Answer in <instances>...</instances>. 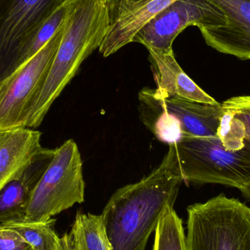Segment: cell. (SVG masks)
Returning <instances> with one entry per match:
<instances>
[{
  "instance_id": "44dd1931",
  "label": "cell",
  "mask_w": 250,
  "mask_h": 250,
  "mask_svg": "<svg viewBox=\"0 0 250 250\" xmlns=\"http://www.w3.org/2000/svg\"><path fill=\"white\" fill-rule=\"evenodd\" d=\"M0 250H32L20 235L0 226Z\"/></svg>"
},
{
  "instance_id": "5bb4252c",
  "label": "cell",
  "mask_w": 250,
  "mask_h": 250,
  "mask_svg": "<svg viewBox=\"0 0 250 250\" xmlns=\"http://www.w3.org/2000/svg\"><path fill=\"white\" fill-rule=\"evenodd\" d=\"M41 132L31 128L0 129V190L42 148Z\"/></svg>"
},
{
  "instance_id": "603a6c76",
  "label": "cell",
  "mask_w": 250,
  "mask_h": 250,
  "mask_svg": "<svg viewBox=\"0 0 250 250\" xmlns=\"http://www.w3.org/2000/svg\"><path fill=\"white\" fill-rule=\"evenodd\" d=\"M56 250H74L70 233H65L61 238H59Z\"/></svg>"
},
{
  "instance_id": "484cf974",
  "label": "cell",
  "mask_w": 250,
  "mask_h": 250,
  "mask_svg": "<svg viewBox=\"0 0 250 250\" xmlns=\"http://www.w3.org/2000/svg\"><path fill=\"white\" fill-rule=\"evenodd\" d=\"M249 199L250 200V198H249Z\"/></svg>"
},
{
  "instance_id": "30bf717a",
  "label": "cell",
  "mask_w": 250,
  "mask_h": 250,
  "mask_svg": "<svg viewBox=\"0 0 250 250\" xmlns=\"http://www.w3.org/2000/svg\"><path fill=\"white\" fill-rule=\"evenodd\" d=\"M220 9L223 26L199 27L204 41L219 52L250 60V0H209Z\"/></svg>"
},
{
  "instance_id": "9c48e42d",
  "label": "cell",
  "mask_w": 250,
  "mask_h": 250,
  "mask_svg": "<svg viewBox=\"0 0 250 250\" xmlns=\"http://www.w3.org/2000/svg\"><path fill=\"white\" fill-rule=\"evenodd\" d=\"M63 27L64 25L39 52L0 83L1 130L23 127V111L43 83L60 45Z\"/></svg>"
},
{
  "instance_id": "e0dca14e",
  "label": "cell",
  "mask_w": 250,
  "mask_h": 250,
  "mask_svg": "<svg viewBox=\"0 0 250 250\" xmlns=\"http://www.w3.org/2000/svg\"><path fill=\"white\" fill-rule=\"evenodd\" d=\"M154 233L151 250H187L183 223L173 206H167L165 208Z\"/></svg>"
},
{
  "instance_id": "9a60e30c",
  "label": "cell",
  "mask_w": 250,
  "mask_h": 250,
  "mask_svg": "<svg viewBox=\"0 0 250 250\" xmlns=\"http://www.w3.org/2000/svg\"><path fill=\"white\" fill-rule=\"evenodd\" d=\"M70 234L75 250H112L101 215L78 212Z\"/></svg>"
},
{
  "instance_id": "52a82bcc",
  "label": "cell",
  "mask_w": 250,
  "mask_h": 250,
  "mask_svg": "<svg viewBox=\"0 0 250 250\" xmlns=\"http://www.w3.org/2000/svg\"><path fill=\"white\" fill-rule=\"evenodd\" d=\"M62 0H0V83L27 62L32 40Z\"/></svg>"
},
{
  "instance_id": "7402d4cb",
  "label": "cell",
  "mask_w": 250,
  "mask_h": 250,
  "mask_svg": "<svg viewBox=\"0 0 250 250\" xmlns=\"http://www.w3.org/2000/svg\"><path fill=\"white\" fill-rule=\"evenodd\" d=\"M146 1L147 0H108L110 19L111 20L126 9Z\"/></svg>"
},
{
  "instance_id": "4fadbf2b",
  "label": "cell",
  "mask_w": 250,
  "mask_h": 250,
  "mask_svg": "<svg viewBox=\"0 0 250 250\" xmlns=\"http://www.w3.org/2000/svg\"><path fill=\"white\" fill-rule=\"evenodd\" d=\"M176 0H147L129 7L111 20L108 32L99 51L108 57L132 42L137 32L151 19Z\"/></svg>"
},
{
  "instance_id": "4316f807",
  "label": "cell",
  "mask_w": 250,
  "mask_h": 250,
  "mask_svg": "<svg viewBox=\"0 0 250 250\" xmlns=\"http://www.w3.org/2000/svg\"></svg>"
},
{
  "instance_id": "7c38bea8",
  "label": "cell",
  "mask_w": 250,
  "mask_h": 250,
  "mask_svg": "<svg viewBox=\"0 0 250 250\" xmlns=\"http://www.w3.org/2000/svg\"><path fill=\"white\" fill-rule=\"evenodd\" d=\"M147 50L157 84L155 89L159 94L165 96L179 97L208 105H221L185 73L176 61L173 50L166 51L150 48Z\"/></svg>"
},
{
  "instance_id": "ffe728a7",
  "label": "cell",
  "mask_w": 250,
  "mask_h": 250,
  "mask_svg": "<svg viewBox=\"0 0 250 250\" xmlns=\"http://www.w3.org/2000/svg\"><path fill=\"white\" fill-rule=\"evenodd\" d=\"M222 107L241 121L245 129V139L250 143V96L233 97L222 104Z\"/></svg>"
},
{
  "instance_id": "2e32d148",
  "label": "cell",
  "mask_w": 250,
  "mask_h": 250,
  "mask_svg": "<svg viewBox=\"0 0 250 250\" xmlns=\"http://www.w3.org/2000/svg\"><path fill=\"white\" fill-rule=\"evenodd\" d=\"M55 222L56 220L52 218L36 222L23 219L0 226L20 235L32 250H56L60 237L54 230Z\"/></svg>"
},
{
  "instance_id": "277c9868",
  "label": "cell",
  "mask_w": 250,
  "mask_h": 250,
  "mask_svg": "<svg viewBox=\"0 0 250 250\" xmlns=\"http://www.w3.org/2000/svg\"><path fill=\"white\" fill-rule=\"evenodd\" d=\"M187 250H250V207L220 194L188 208Z\"/></svg>"
},
{
  "instance_id": "ba28073f",
  "label": "cell",
  "mask_w": 250,
  "mask_h": 250,
  "mask_svg": "<svg viewBox=\"0 0 250 250\" xmlns=\"http://www.w3.org/2000/svg\"><path fill=\"white\" fill-rule=\"evenodd\" d=\"M226 18L209 0H176L146 23L132 40L146 48L173 50L176 37L189 26H223Z\"/></svg>"
},
{
  "instance_id": "8fae6325",
  "label": "cell",
  "mask_w": 250,
  "mask_h": 250,
  "mask_svg": "<svg viewBox=\"0 0 250 250\" xmlns=\"http://www.w3.org/2000/svg\"><path fill=\"white\" fill-rule=\"evenodd\" d=\"M55 150L42 147L33 160L0 190V224L25 219L34 189Z\"/></svg>"
},
{
  "instance_id": "8992f818",
  "label": "cell",
  "mask_w": 250,
  "mask_h": 250,
  "mask_svg": "<svg viewBox=\"0 0 250 250\" xmlns=\"http://www.w3.org/2000/svg\"><path fill=\"white\" fill-rule=\"evenodd\" d=\"M83 163L74 140H67L55 154L34 189L25 220H50L84 201Z\"/></svg>"
},
{
  "instance_id": "3957f363",
  "label": "cell",
  "mask_w": 250,
  "mask_h": 250,
  "mask_svg": "<svg viewBox=\"0 0 250 250\" xmlns=\"http://www.w3.org/2000/svg\"><path fill=\"white\" fill-rule=\"evenodd\" d=\"M141 122L163 143L173 144L185 137L217 135L224 110L212 105L161 95L146 87L138 93Z\"/></svg>"
},
{
  "instance_id": "7a4b0ae2",
  "label": "cell",
  "mask_w": 250,
  "mask_h": 250,
  "mask_svg": "<svg viewBox=\"0 0 250 250\" xmlns=\"http://www.w3.org/2000/svg\"><path fill=\"white\" fill-rule=\"evenodd\" d=\"M110 26L108 0H67L60 45L43 83L23 111V127L34 129L41 125L83 62L99 49Z\"/></svg>"
},
{
  "instance_id": "ac0fdd59",
  "label": "cell",
  "mask_w": 250,
  "mask_h": 250,
  "mask_svg": "<svg viewBox=\"0 0 250 250\" xmlns=\"http://www.w3.org/2000/svg\"><path fill=\"white\" fill-rule=\"evenodd\" d=\"M67 12V0L63 1L47 18L32 40L27 54V61L39 52L64 25Z\"/></svg>"
},
{
  "instance_id": "d4e9b609",
  "label": "cell",
  "mask_w": 250,
  "mask_h": 250,
  "mask_svg": "<svg viewBox=\"0 0 250 250\" xmlns=\"http://www.w3.org/2000/svg\"><path fill=\"white\" fill-rule=\"evenodd\" d=\"M62 1H65V0H62Z\"/></svg>"
},
{
  "instance_id": "5b68a950",
  "label": "cell",
  "mask_w": 250,
  "mask_h": 250,
  "mask_svg": "<svg viewBox=\"0 0 250 250\" xmlns=\"http://www.w3.org/2000/svg\"><path fill=\"white\" fill-rule=\"evenodd\" d=\"M184 182L219 184L242 190L250 182V143L230 151L217 135L185 137L172 144Z\"/></svg>"
},
{
  "instance_id": "6da1fadb",
  "label": "cell",
  "mask_w": 250,
  "mask_h": 250,
  "mask_svg": "<svg viewBox=\"0 0 250 250\" xmlns=\"http://www.w3.org/2000/svg\"><path fill=\"white\" fill-rule=\"evenodd\" d=\"M184 180L173 144L160 166L136 183L116 191L101 214L112 250H146L167 206H174Z\"/></svg>"
},
{
  "instance_id": "cb8c5ba5",
  "label": "cell",
  "mask_w": 250,
  "mask_h": 250,
  "mask_svg": "<svg viewBox=\"0 0 250 250\" xmlns=\"http://www.w3.org/2000/svg\"><path fill=\"white\" fill-rule=\"evenodd\" d=\"M241 191H242V193H243L244 196L247 197L248 198H250V182Z\"/></svg>"
},
{
  "instance_id": "d6986e66",
  "label": "cell",
  "mask_w": 250,
  "mask_h": 250,
  "mask_svg": "<svg viewBox=\"0 0 250 250\" xmlns=\"http://www.w3.org/2000/svg\"><path fill=\"white\" fill-rule=\"evenodd\" d=\"M224 110L217 135L223 146L230 151L242 149L247 144L243 125L230 111Z\"/></svg>"
}]
</instances>
